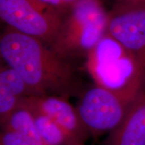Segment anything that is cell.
Returning <instances> with one entry per match:
<instances>
[{"label": "cell", "instance_id": "6da1fadb", "mask_svg": "<svg viewBox=\"0 0 145 145\" xmlns=\"http://www.w3.org/2000/svg\"><path fill=\"white\" fill-rule=\"evenodd\" d=\"M0 54L19 72L35 96H66L74 87L72 65L41 40L7 27L0 38Z\"/></svg>", "mask_w": 145, "mask_h": 145}, {"label": "cell", "instance_id": "7a4b0ae2", "mask_svg": "<svg viewBox=\"0 0 145 145\" xmlns=\"http://www.w3.org/2000/svg\"><path fill=\"white\" fill-rule=\"evenodd\" d=\"M86 57L87 70L97 86L131 97H135L144 86L145 69L108 33Z\"/></svg>", "mask_w": 145, "mask_h": 145}, {"label": "cell", "instance_id": "3957f363", "mask_svg": "<svg viewBox=\"0 0 145 145\" xmlns=\"http://www.w3.org/2000/svg\"><path fill=\"white\" fill-rule=\"evenodd\" d=\"M109 14L102 0H79L64 16L49 47L65 60L87 55L107 33Z\"/></svg>", "mask_w": 145, "mask_h": 145}, {"label": "cell", "instance_id": "277c9868", "mask_svg": "<svg viewBox=\"0 0 145 145\" xmlns=\"http://www.w3.org/2000/svg\"><path fill=\"white\" fill-rule=\"evenodd\" d=\"M64 16L37 0H0V18L8 27L50 45Z\"/></svg>", "mask_w": 145, "mask_h": 145}, {"label": "cell", "instance_id": "5b68a950", "mask_svg": "<svg viewBox=\"0 0 145 145\" xmlns=\"http://www.w3.org/2000/svg\"><path fill=\"white\" fill-rule=\"evenodd\" d=\"M135 97L95 85L83 93L77 110L89 132L101 135L121 123Z\"/></svg>", "mask_w": 145, "mask_h": 145}, {"label": "cell", "instance_id": "8992f818", "mask_svg": "<svg viewBox=\"0 0 145 145\" xmlns=\"http://www.w3.org/2000/svg\"><path fill=\"white\" fill-rule=\"evenodd\" d=\"M107 33L145 69V5L116 3L109 14Z\"/></svg>", "mask_w": 145, "mask_h": 145}, {"label": "cell", "instance_id": "52a82bcc", "mask_svg": "<svg viewBox=\"0 0 145 145\" xmlns=\"http://www.w3.org/2000/svg\"><path fill=\"white\" fill-rule=\"evenodd\" d=\"M20 104L47 115L78 143L85 144L89 132L80 118L77 108H74L63 96L52 94L31 96L22 99Z\"/></svg>", "mask_w": 145, "mask_h": 145}, {"label": "cell", "instance_id": "ba28073f", "mask_svg": "<svg viewBox=\"0 0 145 145\" xmlns=\"http://www.w3.org/2000/svg\"><path fill=\"white\" fill-rule=\"evenodd\" d=\"M107 145H145V84L121 123L110 132Z\"/></svg>", "mask_w": 145, "mask_h": 145}, {"label": "cell", "instance_id": "9c48e42d", "mask_svg": "<svg viewBox=\"0 0 145 145\" xmlns=\"http://www.w3.org/2000/svg\"><path fill=\"white\" fill-rule=\"evenodd\" d=\"M31 110L36 119L38 133L41 140L46 144L48 145H85L78 143L47 115L36 110Z\"/></svg>", "mask_w": 145, "mask_h": 145}, {"label": "cell", "instance_id": "30bf717a", "mask_svg": "<svg viewBox=\"0 0 145 145\" xmlns=\"http://www.w3.org/2000/svg\"><path fill=\"white\" fill-rule=\"evenodd\" d=\"M4 131H11L27 135L35 139H40L36 124V119L31 110L21 105L15 110L2 124Z\"/></svg>", "mask_w": 145, "mask_h": 145}, {"label": "cell", "instance_id": "8fae6325", "mask_svg": "<svg viewBox=\"0 0 145 145\" xmlns=\"http://www.w3.org/2000/svg\"><path fill=\"white\" fill-rule=\"evenodd\" d=\"M0 87H3L20 99L35 96L28 85L19 72L8 65L1 67Z\"/></svg>", "mask_w": 145, "mask_h": 145}, {"label": "cell", "instance_id": "7c38bea8", "mask_svg": "<svg viewBox=\"0 0 145 145\" xmlns=\"http://www.w3.org/2000/svg\"><path fill=\"white\" fill-rule=\"evenodd\" d=\"M22 99L12 93L3 87H0V119L3 124L8 116L15 110L18 108L21 103Z\"/></svg>", "mask_w": 145, "mask_h": 145}, {"label": "cell", "instance_id": "4fadbf2b", "mask_svg": "<svg viewBox=\"0 0 145 145\" xmlns=\"http://www.w3.org/2000/svg\"><path fill=\"white\" fill-rule=\"evenodd\" d=\"M0 145H48L40 139H35L27 135L11 131H3L0 135Z\"/></svg>", "mask_w": 145, "mask_h": 145}, {"label": "cell", "instance_id": "5bb4252c", "mask_svg": "<svg viewBox=\"0 0 145 145\" xmlns=\"http://www.w3.org/2000/svg\"><path fill=\"white\" fill-rule=\"evenodd\" d=\"M43 5L52 10H57L63 16L67 13L69 10L78 3L79 0H37Z\"/></svg>", "mask_w": 145, "mask_h": 145}, {"label": "cell", "instance_id": "9a60e30c", "mask_svg": "<svg viewBox=\"0 0 145 145\" xmlns=\"http://www.w3.org/2000/svg\"><path fill=\"white\" fill-rule=\"evenodd\" d=\"M117 3L125 5H145V0H119Z\"/></svg>", "mask_w": 145, "mask_h": 145}]
</instances>
